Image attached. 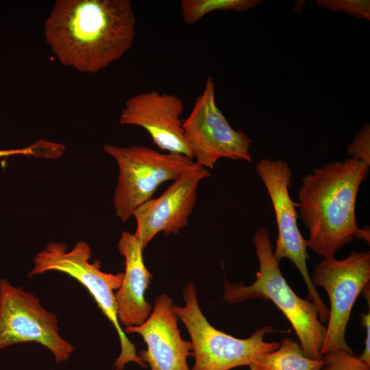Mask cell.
Listing matches in <instances>:
<instances>
[{
  "mask_svg": "<svg viewBox=\"0 0 370 370\" xmlns=\"http://www.w3.org/2000/svg\"><path fill=\"white\" fill-rule=\"evenodd\" d=\"M369 173L365 162L347 158L312 169L297 191L298 217L306 226L308 248L323 258L351 243L358 227V189Z\"/></svg>",
  "mask_w": 370,
  "mask_h": 370,
  "instance_id": "7a4b0ae2",
  "label": "cell"
},
{
  "mask_svg": "<svg viewBox=\"0 0 370 370\" xmlns=\"http://www.w3.org/2000/svg\"><path fill=\"white\" fill-rule=\"evenodd\" d=\"M103 150L118 165L112 202L115 214L122 223L127 222L138 208L151 199L161 184L175 180L195 163L185 155L161 153L145 145L106 144Z\"/></svg>",
  "mask_w": 370,
  "mask_h": 370,
  "instance_id": "8992f818",
  "label": "cell"
},
{
  "mask_svg": "<svg viewBox=\"0 0 370 370\" xmlns=\"http://www.w3.org/2000/svg\"><path fill=\"white\" fill-rule=\"evenodd\" d=\"M118 249L125 260V272L122 284L115 293L117 317L125 328L137 326L152 312L153 306L145 298L152 275L144 262V249L134 234L123 232Z\"/></svg>",
  "mask_w": 370,
  "mask_h": 370,
  "instance_id": "5bb4252c",
  "label": "cell"
},
{
  "mask_svg": "<svg viewBox=\"0 0 370 370\" xmlns=\"http://www.w3.org/2000/svg\"><path fill=\"white\" fill-rule=\"evenodd\" d=\"M182 100L175 94L152 90L127 99L121 110V125L143 128L155 145L169 153H181L193 159L183 136L181 115Z\"/></svg>",
  "mask_w": 370,
  "mask_h": 370,
  "instance_id": "7c38bea8",
  "label": "cell"
},
{
  "mask_svg": "<svg viewBox=\"0 0 370 370\" xmlns=\"http://www.w3.org/2000/svg\"><path fill=\"white\" fill-rule=\"evenodd\" d=\"M182 130L193 159L206 169H213L221 158L252 162L249 148L253 140L243 130L233 129L217 106L210 76L190 114L182 121Z\"/></svg>",
  "mask_w": 370,
  "mask_h": 370,
  "instance_id": "9c48e42d",
  "label": "cell"
},
{
  "mask_svg": "<svg viewBox=\"0 0 370 370\" xmlns=\"http://www.w3.org/2000/svg\"><path fill=\"white\" fill-rule=\"evenodd\" d=\"M252 241L259 262L256 280L245 286L225 280L223 299L230 304L256 298L271 301L289 321L304 354L310 358L321 360L326 327L319 321L316 305L299 297L286 282L274 256L268 230L258 228Z\"/></svg>",
  "mask_w": 370,
  "mask_h": 370,
  "instance_id": "3957f363",
  "label": "cell"
},
{
  "mask_svg": "<svg viewBox=\"0 0 370 370\" xmlns=\"http://www.w3.org/2000/svg\"><path fill=\"white\" fill-rule=\"evenodd\" d=\"M173 300L166 295L156 297L152 312L141 325L126 327L125 334H138L147 349L138 354L150 370H190L187 359L193 356L190 341L184 340L178 328V317Z\"/></svg>",
  "mask_w": 370,
  "mask_h": 370,
  "instance_id": "4fadbf2b",
  "label": "cell"
},
{
  "mask_svg": "<svg viewBox=\"0 0 370 370\" xmlns=\"http://www.w3.org/2000/svg\"><path fill=\"white\" fill-rule=\"evenodd\" d=\"M257 174L264 184L271 200L278 226V238L274 256L278 262L289 259L299 271L307 287V300L314 303L318 310L319 321H328L329 308L323 303L313 286L308 271L307 241L297 225V202L292 200L288 188L291 186L292 171L282 160L261 159L256 165Z\"/></svg>",
  "mask_w": 370,
  "mask_h": 370,
  "instance_id": "ba28073f",
  "label": "cell"
},
{
  "mask_svg": "<svg viewBox=\"0 0 370 370\" xmlns=\"http://www.w3.org/2000/svg\"><path fill=\"white\" fill-rule=\"evenodd\" d=\"M346 151L349 158L362 161L370 166L369 123H365L355 134L352 142L347 145Z\"/></svg>",
  "mask_w": 370,
  "mask_h": 370,
  "instance_id": "ffe728a7",
  "label": "cell"
},
{
  "mask_svg": "<svg viewBox=\"0 0 370 370\" xmlns=\"http://www.w3.org/2000/svg\"><path fill=\"white\" fill-rule=\"evenodd\" d=\"M316 3L331 11L345 12L356 18L370 19L369 0H318Z\"/></svg>",
  "mask_w": 370,
  "mask_h": 370,
  "instance_id": "d6986e66",
  "label": "cell"
},
{
  "mask_svg": "<svg viewBox=\"0 0 370 370\" xmlns=\"http://www.w3.org/2000/svg\"><path fill=\"white\" fill-rule=\"evenodd\" d=\"M184 305L173 310L186 328L193 346L194 365L190 370H230L249 366L258 356L274 351L278 342H267L264 336L273 332L265 325L247 338H238L213 327L201 312L196 287L188 283L183 290Z\"/></svg>",
  "mask_w": 370,
  "mask_h": 370,
  "instance_id": "5b68a950",
  "label": "cell"
},
{
  "mask_svg": "<svg viewBox=\"0 0 370 370\" xmlns=\"http://www.w3.org/2000/svg\"><path fill=\"white\" fill-rule=\"evenodd\" d=\"M36 342L49 349L56 362H66L74 347L59 332L58 321L38 298L6 279L0 280V350L11 345Z\"/></svg>",
  "mask_w": 370,
  "mask_h": 370,
  "instance_id": "30bf717a",
  "label": "cell"
},
{
  "mask_svg": "<svg viewBox=\"0 0 370 370\" xmlns=\"http://www.w3.org/2000/svg\"><path fill=\"white\" fill-rule=\"evenodd\" d=\"M136 24L130 0H57L43 32L62 65L96 74L132 48Z\"/></svg>",
  "mask_w": 370,
  "mask_h": 370,
  "instance_id": "6da1fadb",
  "label": "cell"
},
{
  "mask_svg": "<svg viewBox=\"0 0 370 370\" xmlns=\"http://www.w3.org/2000/svg\"><path fill=\"white\" fill-rule=\"evenodd\" d=\"M362 326L365 328L366 338L365 349L362 354L358 356V358L368 366H370V310L368 312H360Z\"/></svg>",
  "mask_w": 370,
  "mask_h": 370,
  "instance_id": "44dd1931",
  "label": "cell"
},
{
  "mask_svg": "<svg viewBox=\"0 0 370 370\" xmlns=\"http://www.w3.org/2000/svg\"><path fill=\"white\" fill-rule=\"evenodd\" d=\"M65 151V146L60 143L40 139L23 148L0 150V158L14 155H23L42 159H57Z\"/></svg>",
  "mask_w": 370,
  "mask_h": 370,
  "instance_id": "e0dca14e",
  "label": "cell"
},
{
  "mask_svg": "<svg viewBox=\"0 0 370 370\" xmlns=\"http://www.w3.org/2000/svg\"><path fill=\"white\" fill-rule=\"evenodd\" d=\"M210 176L207 169L195 162L158 197L149 199L135 210L134 235L144 250L158 234H177L187 226L196 204L199 184Z\"/></svg>",
  "mask_w": 370,
  "mask_h": 370,
  "instance_id": "8fae6325",
  "label": "cell"
},
{
  "mask_svg": "<svg viewBox=\"0 0 370 370\" xmlns=\"http://www.w3.org/2000/svg\"><path fill=\"white\" fill-rule=\"evenodd\" d=\"M358 238L365 241L366 243H369V228L364 227L362 229L358 228L356 232L354 238Z\"/></svg>",
  "mask_w": 370,
  "mask_h": 370,
  "instance_id": "7402d4cb",
  "label": "cell"
},
{
  "mask_svg": "<svg viewBox=\"0 0 370 370\" xmlns=\"http://www.w3.org/2000/svg\"><path fill=\"white\" fill-rule=\"evenodd\" d=\"M91 254L90 246L83 241L77 242L69 251L65 243L51 242L34 257V267L29 277L56 271L81 283L112 323L119 335L121 353L115 360V369L123 370L129 362H135L146 368L147 365L139 358L134 344L127 337L117 317L114 291L121 285L124 273L102 271L99 260L90 262Z\"/></svg>",
  "mask_w": 370,
  "mask_h": 370,
  "instance_id": "277c9868",
  "label": "cell"
},
{
  "mask_svg": "<svg viewBox=\"0 0 370 370\" xmlns=\"http://www.w3.org/2000/svg\"><path fill=\"white\" fill-rule=\"evenodd\" d=\"M262 2V0H182L180 12L184 23L191 25L213 11L244 12Z\"/></svg>",
  "mask_w": 370,
  "mask_h": 370,
  "instance_id": "2e32d148",
  "label": "cell"
},
{
  "mask_svg": "<svg viewBox=\"0 0 370 370\" xmlns=\"http://www.w3.org/2000/svg\"><path fill=\"white\" fill-rule=\"evenodd\" d=\"M321 360V370H370L358 356L341 349L323 355Z\"/></svg>",
  "mask_w": 370,
  "mask_h": 370,
  "instance_id": "ac0fdd59",
  "label": "cell"
},
{
  "mask_svg": "<svg viewBox=\"0 0 370 370\" xmlns=\"http://www.w3.org/2000/svg\"><path fill=\"white\" fill-rule=\"evenodd\" d=\"M313 286L323 288L330 301L322 356L336 350L354 354L345 338L353 306L370 281V252L352 251L346 258H323L310 275Z\"/></svg>",
  "mask_w": 370,
  "mask_h": 370,
  "instance_id": "52a82bcc",
  "label": "cell"
},
{
  "mask_svg": "<svg viewBox=\"0 0 370 370\" xmlns=\"http://www.w3.org/2000/svg\"><path fill=\"white\" fill-rule=\"evenodd\" d=\"M322 360L308 357L299 343L292 338H284L280 347L258 356L249 366L250 370H321Z\"/></svg>",
  "mask_w": 370,
  "mask_h": 370,
  "instance_id": "9a60e30c",
  "label": "cell"
}]
</instances>
